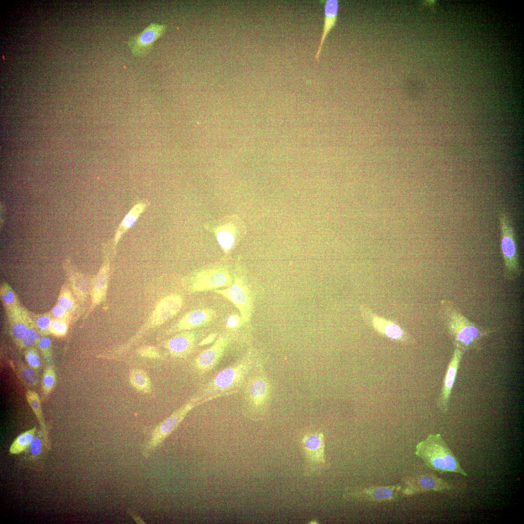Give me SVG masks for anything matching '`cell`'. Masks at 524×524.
<instances>
[{
	"mask_svg": "<svg viewBox=\"0 0 524 524\" xmlns=\"http://www.w3.org/2000/svg\"><path fill=\"white\" fill-rule=\"evenodd\" d=\"M442 314L455 348L463 352L479 348L481 339L495 330L485 329L466 317L449 300L441 301Z\"/></svg>",
	"mask_w": 524,
	"mask_h": 524,
	"instance_id": "6da1fadb",
	"label": "cell"
},
{
	"mask_svg": "<svg viewBox=\"0 0 524 524\" xmlns=\"http://www.w3.org/2000/svg\"><path fill=\"white\" fill-rule=\"evenodd\" d=\"M243 386L242 411L244 415L253 421L262 419L269 408L272 386L260 365L253 368Z\"/></svg>",
	"mask_w": 524,
	"mask_h": 524,
	"instance_id": "7a4b0ae2",
	"label": "cell"
},
{
	"mask_svg": "<svg viewBox=\"0 0 524 524\" xmlns=\"http://www.w3.org/2000/svg\"><path fill=\"white\" fill-rule=\"evenodd\" d=\"M415 454L425 465L439 473H454L467 476L440 434H429L416 446Z\"/></svg>",
	"mask_w": 524,
	"mask_h": 524,
	"instance_id": "3957f363",
	"label": "cell"
},
{
	"mask_svg": "<svg viewBox=\"0 0 524 524\" xmlns=\"http://www.w3.org/2000/svg\"><path fill=\"white\" fill-rule=\"evenodd\" d=\"M254 366L253 360L250 355L244 357L211 379L203 389V396H219L241 387Z\"/></svg>",
	"mask_w": 524,
	"mask_h": 524,
	"instance_id": "277c9868",
	"label": "cell"
},
{
	"mask_svg": "<svg viewBox=\"0 0 524 524\" xmlns=\"http://www.w3.org/2000/svg\"><path fill=\"white\" fill-rule=\"evenodd\" d=\"M500 246L503 260V276L507 280L519 278L523 269L520 263L518 246L513 222L508 213L501 211L498 215Z\"/></svg>",
	"mask_w": 524,
	"mask_h": 524,
	"instance_id": "5b68a950",
	"label": "cell"
},
{
	"mask_svg": "<svg viewBox=\"0 0 524 524\" xmlns=\"http://www.w3.org/2000/svg\"><path fill=\"white\" fill-rule=\"evenodd\" d=\"M301 444L304 458V476L318 475L329 469V464L325 457V439L322 432L306 434L301 440Z\"/></svg>",
	"mask_w": 524,
	"mask_h": 524,
	"instance_id": "8992f818",
	"label": "cell"
},
{
	"mask_svg": "<svg viewBox=\"0 0 524 524\" xmlns=\"http://www.w3.org/2000/svg\"><path fill=\"white\" fill-rule=\"evenodd\" d=\"M400 483L391 485H372L347 488L343 494L344 499L350 502L369 504H385L402 498Z\"/></svg>",
	"mask_w": 524,
	"mask_h": 524,
	"instance_id": "52a82bcc",
	"label": "cell"
},
{
	"mask_svg": "<svg viewBox=\"0 0 524 524\" xmlns=\"http://www.w3.org/2000/svg\"><path fill=\"white\" fill-rule=\"evenodd\" d=\"M200 398L194 397L174 411L153 430L149 440L144 445L143 455L149 456L179 425L187 414L199 403Z\"/></svg>",
	"mask_w": 524,
	"mask_h": 524,
	"instance_id": "ba28073f",
	"label": "cell"
},
{
	"mask_svg": "<svg viewBox=\"0 0 524 524\" xmlns=\"http://www.w3.org/2000/svg\"><path fill=\"white\" fill-rule=\"evenodd\" d=\"M402 497H409L430 492H444L453 489V485L432 473L405 476L400 483Z\"/></svg>",
	"mask_w": 524,
	"mask_h": 524,
	"instance_id": "9c48e42d",
	"label": "cell"
},
{
	"mask_svg": "<svg viewBox=\"0 0 524 524\" xmlns=\"http://www.w3.org/2000/svg\"><path fill=\"white\" fill-rule=\"evenodd\" d=\"M360 310L364 322L382 336L404 344L414 343L411 336L396 322L377 314L366 305H360Z\"/></svg>",
	"mask_w": 524,
	"mask_h": 524,
	"instance_id": "30bf717a",
	"label": "cell"
},
{
	"mask_svg": "<svg viewBox=\"0 0 524 524\" xmlns=\"http://www.w3.org/2000/svg\"><path fill=\"white\" fill-rule=\"evenodd\" d=\"M214 292L234 304L240 312L243 324L249 321L252 311V298L250 291L244 280L235 278L229 286Z\"/></svg>",
	"mask_w": 524,
	"mask_h": 524,
	"instance_id": "8fae6325",
	"label": "cell"
},
{
	"mask_svg": "<svg viewBox=\"0 0 524 524\" xmlns=\"http://www.w3.org/2000/svg\"><path fill=\"white\" fill-rule=\"evenodd\" d=\"M165 24L151 23L141 32L130 37L128 45L132 54L136 57H144L152 49L154 42L165 33Z\"/></svg>",
	"mask_w": 524,
	"mask_h": 524,
	"instance_id": "7c38bea8",
	"label": "cell"
},
{
	"mask_svg": "<svg viewBox=\"0 0 524 524\" xmlns=\"http://www.w3.org/2000/svg\"><path fill=\"white\" fill-rule=\"evenodd\" d=\"M233 282L229 274L223 270H211L198 273L192 279L190 290L192 292L215 290L228 287Z\"/></svg>",
	"mask_w": 524,
	"mask_h": 524,
	"instance_id": "4fadbf2b",
	"label": "cell"
},
{
	"mask_svg": "<svg viewBox=\"0 0 524 524\" xmlns=\"http://www.w3.org/2000/svg\"><path fill=\"white\" fill-rule=\"evenodd\" d=\"M463 354L462 351L455 348L448 364L437 402L439 409L443 413L448 411L452 390Z\"/></svg>",
	"mask_w": 524,
	"mask_h": 524,
	"instance_id": "5bb4252c",
	"label": "cell"
},
{
	"mask_svg": "<svg viewBox=\"0 0 524 524\" xmlns=\"http://www.w3.org/2000/svg\"><path fill=\"white\" fill-rule=\"evenodd\" d=\"M229 341L228 336H219L211 347L201 352L196 358L195 368L201 373L211 371L220 361Z\"/></svg>",
	"mask_w": 524,
	"mask_h": 524,
	"instance_id": "9a60e30c",
	"label": "cell"
},
{
	"mask_svg": "<svg viewBox=\"0 0 524 524\" xmlns=\"http://www.w3.org/2000/svg\"><path fill=\"white\" fill-rule=\"evenodd\" d=\"M214 310L211 308H202L190 311L184 314L167 333L172 334L181 331L190 330L208 324L216 317Z\"/></svg>",
	"mask_w": 524,
	"mask_h": 524,
	"instance_id": "2e32d148",
	"label": "cell"
},
{
	"mask_svg": "<svg viewBox=\"0 0 524 524\" xmlns=\"http://www.w3.org/2000/svg\"><path fill=\"white\" fill-rule=\"evenodd\" d=\"M183 304L181 297L177 294L168 295L160 300L150 318V325L159 326L175 316Z\"/></svg>",
	"mask_w": 524,
	"mask_h": 524,
	"instance_id": "e0dca14e",
	"label": "cell"
},
{
	"mask_svg": "<svg viewBox=\"0 0 524 524\" xmlns=\"http://www.w3.org/2000/svg\"><path fill=\"white\" fill-rule=\"evenodd\" d=\"M6 316L10 335L16 345L18 346L30 325L32 320L31 312L21 306L6 313Z\"/></svg>",
	"mask_w": 524,
	"mask_h": 524,
	"instance_id": "ac0fdd59",
	"label": "cell"
},
{
	"mask_svg": "<svg viewBox=\"0 0 524 524\" xmlns=\"http://www.w3.org/2000/svg\"><path fill=\"white\" fill-rule=\"evenodd\" d=\"M196 341L195 332L183 331L166 341L164 346L171 356L185 358L193 350Z\"/></svg>",
	"mask_w": 524,
	"mask_h": 524,
	"instance_id": "d6986e66",
	"label": "cell"
},
{
	"mask_svg": "<svg viewBox=\"0 0 524 524\" xmlns=\"http://www.w3.org/2000/svg\"><path fill=\"white\" fill-rule=\"evenodd\" d=\"M109 276V266L106 262L93 279L90 291L91 303L83 317L85 319L94 309L102 302L106 296Z\"/></svg>",
	"mask_w": 524,
	"mask_h": 524,
	"instance_id": "ffe728a7",
	"label": "cell"
},
{
	"mask_svg": "<svg viewBox=\"0 0 524 524\" xmlns=\"http://www.w3.org/2000/svg\"><path fill=\"white\" fill-rule=\"evenodd\" d=\"M66 267L67 282L78 302L82 314L84 310L83 306L89 292L90 283L82 275L73 269L69 264Z\"/></svg>",
	"mask_w": 524,
	"mask_h": 524,
	"instance_id": "44dd1931",
	"label": "cell"
},
{
	"mask_svg": "<svg viewBox=\"0 0 524 524\" xmlns=\"http://www.w3.org/2000/svg\"><path fill=\"white\" fill-rule=\"evenodd\" d=\"M339 1L337 0H327L324 5V19L323 32L320 42L316 54L315 60L319 59L322 48L327 36L335 26L338 17Z\"/></svg>",
	"mask_w": 524,
	"mask_h": 524,
	"instance_id": "7402d4cb",
	"label": "cell"
},
{
	"mask_svg": "<svg viewBox=\"0 0 524 524\" xmlns=\"http://www.w3.org/2000/svg\"><path fill=\"white\" fill-rule=\"evenodd\" d=\"M56 304L70 312L77 320L80 317L81 312L79 304L67 281L61 286Z\"/></svg>",
	"mask_w": 524,
	"mask_h": 524,
	"instance_id": "603a6c76",
	"label": "cell"
},
{
	"mask_svg": "<svg viewBox=\"0 0 524 524\" xmlns=\"http://www.w3.org/2000/svg\"><path fill=\"white\" fill-rule=\"evenodd\" d=\"M26 398L39 423L43 434L46 447L48 451L50 448V445L47 426L43 415L40 397L35 391L29 390L26 392Z\"/></svg>",
	"mask_w": 524,
	"mask_h": 524,
	"instance_id": "cb8c5ba5",
	"label": "cell"
},
{
	"mask_svg": "<svg viewBox=\"0 0 524 524\" xmlns=\"http://www.w3.org/2000/svg\"><path fill=\"white\" fill-rule=\"evenodd\" d=\"M147 203L141 202L135 204L126 215L117 230L115 238L116 245L122 235L135 223L140 214L147 207Z\"/></svg>",
	"mask_w": 524,
	"mask_h": 524,
	"instance_id": "d4e9b609",
	"label": "cell"
},
{
	"mask_svg": "<svg viewBox=\"0 0 524 524\" xmlns=\"http://www.w3.org/2000/svg\"><path fill=\"white\" fill-rule=\"evenodd\" d=\"M0 297L6 313L21 306L14 289L5 281H2L0 284Z\"/></svg>",
	"mask_w": 524,
	"mask_h": 524,
	"instance_id": "484cf974",
	"label": "cell"
},
{
	"mask_svg": "<svg viewBox=\"0 0 524 524\" xmlns=\"http://www.w3.org/2000/svg\"><path fill=\"white\" fill-rule=\"evenodd\" d=\"M45 449L47 450L43 434L41 429H39L36 432L30 445L25 450V456L33 462L36 461L41 459Z\"/></svg>",
	"mask_w": 524,
	"mask_h": 524,
	"instance_id": "4316f807",
	"label": "cell"
},
{
	"mask_svg": "<svg viewBox=\"0 0 524 524\" xmlns=\"http://www.w3.org/2000/svg\"><path fill=\"white\" fill-rule=\"evenodd\" d=\"M56 383V374L53 363L47 364L44 369L42 383V399L46 401L54 389Z\"/></svg>",
	"mask_w": 524,
	"mask_h": 524,
	"instance_id": "83f0119b",
	"label": "cell"
},
{
	"mask_svg": "<svg viewBox=\"0 0 524 524\" xmlns=\"http://www.w3.org/2000/svg\"><path fill=\"white\" fill-rule=\"evenodd\" d=\"M129 380L131 384L137 391L144 393L151 391L150 379L143 370L134 368L130 373Z\"/></svg>",
	"mask_w": 524,
	"mask_h": 524,
	"instance_id": "f1b7e54d",
	"label": "cell"
},
{
	"mask_svg": "<svg viewBox=\"0 0 524 524\" xmlns=\"http://www.w3.org/2000/svg\"><path fill=\"white\" fill-rule=\"evenodd\" d=\"M36 430V427L34 426L17 436L10 447V453L18 455L25 452L34 438Z\"/></svg>",
	"mask_w": 524,
	"mask_h": 524,
	"instance_id": "f546056e",
	"label": "cell"
},
{
	"mask_svg": "<svg viewBox=\"0 0 524 524\" xmlns=\"http://www.w3.org/2000/svg\"><path fill=\"white\" fill-rule=\"evenodd\" d=\"M41 337V336L39 333L34 321L32 317V320L29 328L22 338L17 347L19 349L22 350L31 347L37 346Z\"/></svg>",
	"mask_w": 524,
	"mask_h": 524,
	"instance_id": "4dcf8cb0",
	"label": "cell"
},
{
	"mask_svg": "<svg viewBox=\"0 0 524 524\" xmlns=\"http://www.w3.org/2000/svg\"><path fill=\"white\" fill-rule=\"evenodd\" d=\"M31 314L41 336H47L50 334V328L54 318L50 311L38 314L31 312Z\"/></svg>",
	"mask_w": 524,
	"mask_h": 524,
	"instance_id": "1f68e13d",
	"label": "cell"
},
{
	"mask_svg": "<svg viewBox=\"0 0 524 524\" xmlns=\"http://www.w3.org/2000/svg\"><path fill=\"white\" fill-rule=\"evenodd\" d=\"M17 366L21 378L26 384L31 388L36 387L39 383L37 373L24 363H19Z\"/></svg>",
	"mask_w": 524,
	"mask_h": 524,
	"instance_id": "d6a6232c",
	"label": "cell"
},
{
	"mask_svg": "<svg viewBox=\"0 0 524 524\" xmlns=\"http://www.w3.org/2000/svg\"><path fill=\"white\" fill-rule=\"evenodd\" d=\"M24 355L27 365L38 373L40 369L41 364L37 348L33 346L24 349Z\"/></svg>",
	"mask_w": 524,
	"mask_h": 524,
	"instance_id": "836d02e7",
	"label": "cell"
},
{
	"mask_svg": "<svg viewBox=\"0 0 524 524\" xmlns=\"http://www.w3.org/2000/svg\"><path fill=\"white\" fill-rule=\"evenodd\" d=\"M37 347L40 350L47 364L53 363L51 341L49 337L47 336L41 337Z\"/></svg>",
	"mask_w": 524,
	"mask_h": 524,
	"instance_id": "e575fe53",
	"label": "cell"
},
{
	"mask_svg": "<svg viewBox=\"0 0 524 524\" xmlns=\"http://www.w3.org/2000/svg\"><path fill=\"white\" fill-rule=\"evenodd\" d=\"M70 324L67 322L56 318H53L50 328L51 334L57 337H64L67 333Z\"/></svg>",
	"mask_w": 524,
	"mask_h": 524,
	"instance_id": "d590c367",
	"label": "cell"
},
{
	"mask_svg": "<svg viewBox=\"0 0 524 524\" xmlns=\"http://www.w3.org/2000/svg\"><path fill=\"white\" fill-rule=\"evenodd\" d=\"M50 311L54 318L66 321L70 325L77 321L73 314L57 304L53 306Z\"/></svg>",
	"mask_w": 524,
	"mask_h": 524,
	"instance_id": "8d00e7d4",
	"label": "cell"
},
{
	"mask_svg": "<svg viewBox=\"0 0 524 524\" xmlns=\"http://www.w3.org/2000/svg\"><path fill=\"white\" fill-rule=\"evenodd\" d=\"M217 240L220 245L225 251H228L230 249L234 242L232 234L225 230L221 231L217 234Z\"/></svg>",
	"mask_w": 524,
	"mask_h": 524,
	"instance_id": "74e56055",
	"label": "cell"
},
{
	"mask_svg": "<svg viewBox=\"0 0 524 524\" xmlns=\"http://www.w3.org/2000/svg\"><path fill=\"white\" fill-rule=\"evenodd\" d=\"M137 354L143 358L159 359L161 357L158 349L153 346L144 345L140 347L136 351Z\"/></svg>",
	"mask_w": 524,
	"mask_h": 524,
	"instance_id": "f35d334b",
	"label": "cell"
},
{
	"mask_svg": "<svg viewBox=\"0 0 524 524\" xmlns=\"http://www.w3.org/2000/svg\"><path fill=\"white\" fill-rule=\"evenodd\" d=\"M243 325L241 316L232 314L228 316L226 321V328L229 329H235Z\"/></svg>",
	"mask_w": 524,
	"mask_h": 524,
	"instance_id": "ab89813d",
	"label": "cell"
},
{
	"mask_svg": "<svg viewBox=\"0 0 524 524\" xmlns=\"http://www.w3.org/2000/svg\"><path fill=\"white\" fill-rule=\"evenodd\" d=\"M217 337V334L215 333H212L208 335L206 337L203 339L199 344L198 345L203 346L210 344L214 341Z\"/></svg>",
	"mask_w": 524,
	"mask_h": 524,
	"instance_id": "60d3db41",
	"label": "cell"
}]
</instances>
